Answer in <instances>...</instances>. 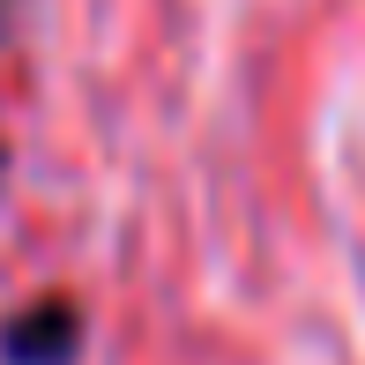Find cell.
I'll return each instance as SVG.
<instances>
[{
	"mask_svg": "<svg viewBox=\"0 0 365 365\" xmlns=\"http://www.w3.org/2000/svg\"><path fill=\"white\" fill-rule=\"evenodd\" d=\"M82 351V313L75 298H38L0 328V358L8 365H75Z\"/></svg>",
	"mask_w": 365,
	"mask_h": 365,
	"instance_id": "6da1fadb",
	"label": "cell"
}]
</instances>
